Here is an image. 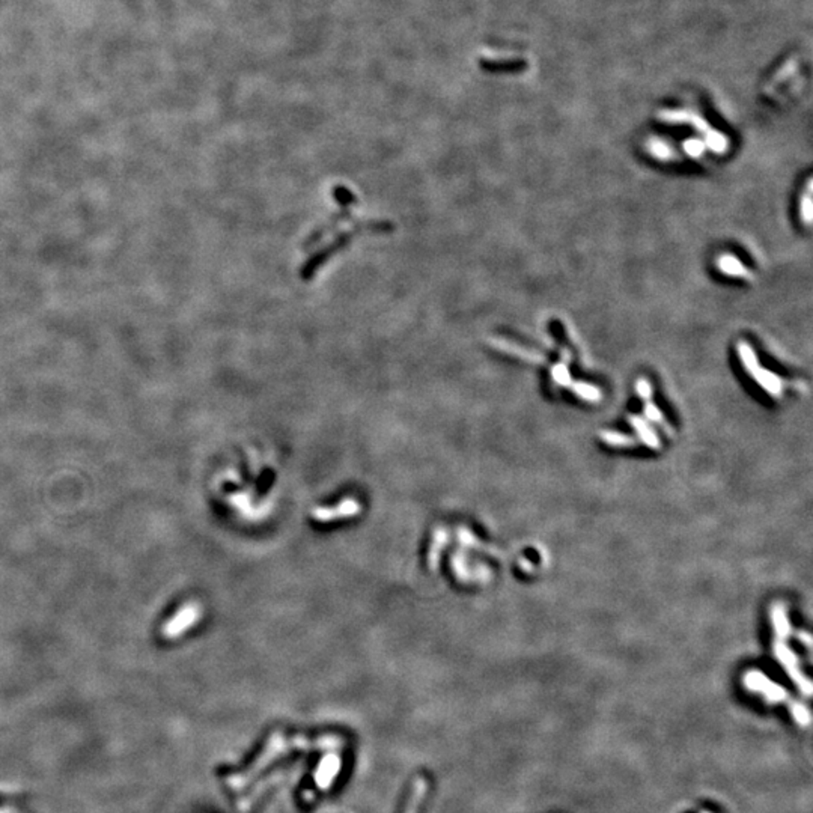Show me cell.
Here are the masks:
<instances>
[{"label": "cell", "instance_id": "6da1fadb", "mask_svg": "<svg viewBox=\"0 0 813 813\" xmlns=\"http://www.w3.org/2000/svg\"><path fill=\"white\" fill-rule=\"evenodd\" d=\"M334 198L339 203V212L336 217L324 228L315 231L305 241V249H314V254H310L303 261L300 270L303 280H312L315 273L324 267L326 262L336 255L339 250L348 246L354 237L368 231L389 232L393 228L390 222L354 220L351 208L353 203L357 202V198L346 187H338L334 190Z\"/></svg>", "mask_w": 813, "mask_h": 813}, {"label": "cell", "instance_id": "3957f363", "mask_svg": "<svg viewBox=\"0 0 813 813\" xmlns=\"http://www.w3.org/2000/svg\"><path fill=\"white\" fill-rule=\"evenodd\" d=\"M774 651H775V656H777V659H779V661L785 666V669H786V672L789 673V676H791V678L795 681L797 686H800V688L803 690V691L806 693V695H810V683H809V679H806V678L803 676V673H800L797 656L791 652V649H788L782 642H779V643H775Z\"/></svg>", "mask_w": 813, "mask_h": 813}, {"label": "cell", "instance_id": "7a4b0ae2", "mask_svg": "<svg viewBox=\"0 0 813 813\" xmlns=\"http://www.w3.org/2000/svg\"><path fill=\"white\" fill-rule=\"evenodd\" d=\"M744 684L747 686L749 690L762 693L768 702L777 703V702H785L788 699L786 691L780 686L774 684L773 681H770L767 676H763L759 672H749L744 678Z\"/></svg>", "mask_w": 813, "mask_h": 813}, {"label": "cell", "instance_id": "5b68a950", "mask_svg": "<svg viewBox=\"0 0 813 813\" xmlns=\"http://www.w3.org/2000/svg\"><path fill=\"white\" fill-rule=\"evenodd\" d=\"M695 813H715V812L707 807V809H698V810H695Z\"/></svg>", "mask_w": 813, "mask_h": 813}, {"label": "cell", "instance_id": "277c9868", "mask_svg": "<svg viewBox=\"0 0 813 813\" xmlns=\"http://www.w3.org/2000/svg\"><path fill=\"white\" fill-rule=\"evenodd\" d=\"M773 625H774V631H775V636L779 637L780 640L786 639L789 636V632H791V625H789V620L786 618V612L783 606L777 604L773 607Z\"/></svg>", "mask_w": 813, "mask_h": 813}]
</instances>
